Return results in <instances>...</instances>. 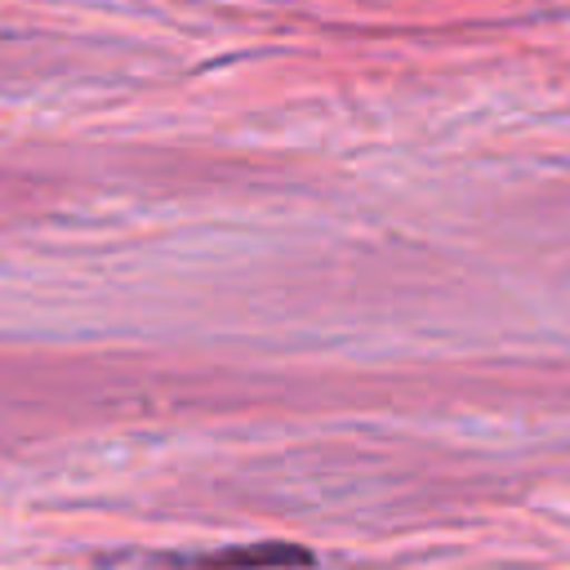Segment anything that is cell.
I'll use <instances>...</instances> for the list:
<instances>
[{
	"label": "cell",
	"instance_id": "1",
	"mask_svg": "<svg viewBox=\"0 0 570 570\" xmlns=\"http://www.w3.org/2000/svg\"><path fill=\"white\" fill-rule=\"evenodd\" d=\"M307 566L303 548H285V543H267V548H227L218 557L196 561V570H294Z\"/></svg>",
	"mask_w": 570,
	"mask_h": 570
}]
</instances>
